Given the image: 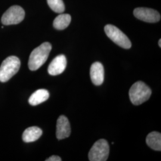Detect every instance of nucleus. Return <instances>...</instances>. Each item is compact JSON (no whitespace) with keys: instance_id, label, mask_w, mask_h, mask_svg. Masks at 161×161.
Segmentation results:
<instances>
[{"instance_id":"nucleus-14","label":"nucleus","mask_w":161,"mask_h":161,"mask_svg":"<svg viewBox=\"0 0 161 161\" xmlns=\"http://www.w3.org/2000/svg\"><path fill=\"white\" fill-rule=\"evenodd\" d=\"M71 22V16L69 14H61L55 18L53 22V26L58 30L66 29Z\"/></svg>"},{"instance_id":"nucleus-8","label":"nucleus","mask_w":161,"mask_h":161,"mask_svg":"<svg viewBox=\"0 0 161 161\" xmlns=\"http://www.w3.org/2000/svg\"><path fill=\"white\" fill-rule=\"evenodd\" d=\"M67 60L64 54L58 55L54 58L48 68V72L53 76L60 75L63 73L66 68Z\"/></svg>"},{"instance_id":"nucleus-5","label":"nucleus","mask_w":161,"mask_h":161,"mask_svg":"<svg viewBox=\"0 0 161 161\" xmlns=\"http://www.w3.org/2000/svg\"><path fill=\"white\" fill-rule=\"evenodd\" d=\"M109 155V146L104 139H100L93 144L89 152L88 158L90 161H107Z\"/></svg>"},{"instance_id":"nucleus-12","label":"nucleus","mask_w":161,"mask_h":161,"mask_svg":"<svg viewBox=\"0 0 161 161\" xmlns=\"http://www.w3.org/2000/svg\"><path fill=\"white\" fill-rule=\"evenodd\" d=\"M49 92L45 89H40L35 92L29 98V103L32 106H36L48 99Z\"/></svg>"},{"instance_id":"nucleus-7","label":"nucleus","mask_w":161,"mask_h":161,"mask_svg":"<svg viewBox=\"0 0 161 161\" xmlns=\"http://www.w3.org/2000/svg\"><path fill=\"white\" fill-rule=\"evenodd\" d=\"M134 15L138 19L149 23L158 22L161 19V15L158 12L149 8H137L134 10Z\"/></svg>"},{"instance_id":"nucleus-10","label":"nucleus","mask_w":161,"mask_h":161,"mask_svg":"<svg viewBox=\"0 0 161 161\" xmlns=\"http://www.w3.org/2000/svg\"><path fill=\"white\" fill-rule=\"evenodd\" d=\"M90 76L92 83L96 86L103 84L104 78V70L103 64L100 62L92 64L90 68Z\"/></svg>"},{"instance_id":"nucleus-6","label":"nucleus","mask_w":161,"mask_h":161,"mask_svg":"<svg viewBox=\"0 0 161 161\" xmlns=\"http://www.w3.org/2000/svg\"><path fill=\"white\" fill-rule=\"evenodd\" d=\"M25 13L20 6L10 7L3 15L1 22L4 25H16L20 23L25 18Z\"/></svg>"},{"instance_id":"nucleus-16","label":"nucleus","mask_w":161,"mask_h":161,"mask_svg":"<svg viewBox=\"0 0 161 161\" xmlns=\"http://www.w3.org/2000/svg\"><path fill=\"white\" fill-rule=\"evenodd\" d=\"M46 161H61L62 159L58 156L53 155L46 160Z\"/></svg>"},{"instance_id":"nucleus-9","label":"nucleus","mask_w":161,"mask_h":161,"mask_svg":"<svg viewBox=\"0 0 161 161\" xmlns=\"http://www.w3.org/2000/svg\"><path fill=\"white\" fill-rule=\"evenodd\" d=\"M56 137L58 140L69 137L71 128L68 119L64 115H61L57 121Z\"/></svg>"},{"instance_id":"nucleus-1","label":"nucleus","mask_w":161,"mask_h":161,"mask_svg":"<svg viewBox=\"0 0 161 161\" xmlns=\"http://www.w3.org/2000/svg\"><path fill=\"white\" fill-rule=\"evenodd\" d=\"M52 46L49 42H44L32 52L29 56L28 66L31 70L34 71L41 68L49 56Z\"/></svg>"},{"instance_id":"nucleus-11","label":"nucleus","mask_w":161,"mask_h":161,"mask_svg":"<svg viewBox=\"0 0 161 161\" xmlns=\"http://www.w3.org/2000/svg\"><path fill=\"white\" fill-rule=\"evenodd\" d=\"M42 134V131L37 127L28 128L25 130L22 135V139L25 143L34 142L40 138Z\"/></svg>"},{"instance_id":"nucleus-4","label":"nucleus","mask_w":161,"mask_h":161,"mask_svg":"<svg viewBox=\"0 0 161 161\" xmlns=\"http://www.w3.org/2000/svg\"><path fill=\"white\" fill-rule=\"evenodd\" d=\"M106 35L116 44L125 49L131 47V42L126 35L112 25H107L104 27Z\"/></svg>"},{"instance_id":"nucleus-15","label":"nucleus","mask_w":161,"mask_h":161,"mask_svg":"<svg viewBox=\"0 0 161 161\" xmlns=\"http://www.w3.org/2000/svg\"><path fill=\"white\" fill-rule=\"evenodd\" d=\"M48 5L53 11L62 13L64 11L65 7L63 0H47Z\"/></svg>"},{"instance_id":"nucleus-17","label":"nucleus","mask_w":161,"mask_h":161,"mask_svg":"<svg viewBox=\"0 0 161 161\" xmlns=\"http://www.w3.org/2000/svg\"><path fill=\"white\" fill-rule=\"evenodd\" d=\"M158 44H159V46L161 47V40L160 39L159 41V42H158Z\"/></svg>"},{"instance_id":"nucleus-2","label":"nucleus","mask_w":161,"mask_h":161,"mask_svg":"<svg viewBox=\"0 0 161 161\" xmlns=\"http://www.w3.org/2000/svg\"><path fill=\"white\" fill-rule=\"evenodd\" d=\"M152 91L144 82L138 81L132 85L130 91V99L133 104L140 105L149 99Z\"/></svg>"},{"instance_id":"nucleus-13","label":"nucleus","mask_w":161,"mask_h":161,"mask_svg":"<svg viewBox=\"0 0 161 161\" xmlns=\"http://www.w3.org/2000/svg\"><path fill=\"white\" fill-rule=\"evenodd\" d=\"M147 146L156 151L161 150V134L160 132L153 131L149 133L146 140Z\"/></svg>"},{"instance_id":"nucleus-3","label":"nucleus","mask_w":161,"mask_h":161,"mask_svg":"<svg viewBox=\"0 0 161 161\" xmlns=\"http://www.w3.org/2000/svg\"><path fill=\"white\" fill-rule=\"evenodd\" d=\"M20 67V61L16 56H9L0 66V82H6L16 75Z\"/></svg>"}]
</instances>
